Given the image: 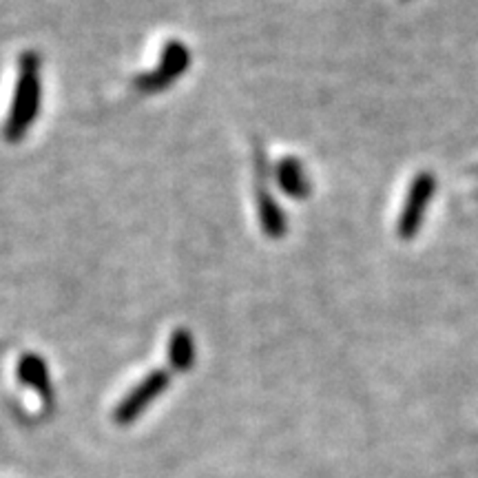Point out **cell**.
Listing matches in <instances>:
<instances>
[{
	"label": "cell",
	"instance_id": "6da1fadb",
	"mask_svg": "<svg viewBox=\"0 0 478 478\" xmlns=\"http://www.w3.org/2000/svg\"><path fill=\"white\" fill-rule=\"evenodd\" d=\"M40 93H43V82H40V60L36 53L27 52L20 58V72L16 80V93H14L12 109H9L7 124H5V138L9 142H18L40 111Z\"/></svg>",
	"mask_w": 478,
	"mask_h": 478
},
{
	"label": "cell",
	"instance_id": "7a4b0ae2",
	"mask_svg": "<svg viewBox=\"0 0 478 478\" xmlns=\"http://www.w3.org/2000/svg\"><path fill=\"white\" fill-rule=\"evenodd\" d=\"M432 196H435V176L432 173H418L412 179L410 191H407L406 204L398 217V237L412 239L421 228L423 217H425L427 206H430Z\"/></svg>",
	"mask_w": 478,
	"mask_h": 478
},
{
	"label": "cell",
	"instance_id": "3957f363",
	"mask_svg": "<svg viewBox=\"0 0 478 478\" xmlns=\"http://www.w3.org/2000/svg\"><path fill=\"white\" fill-rule=\"evenodd\" d=\"M167 386L168 375L164 370H153L151 375L144 377L142 381L118 403L116 412H113V418H116L118 425H129V423L136 421V418L167 390Z\"/></svg>",
	"mask_w": 478,
	"mask_h": 478
},
{
	"label": "cell",
	"instance_id": "277c9868",
	"mask_svg": "<svg viewBox=\"0 0 478 478\" xmlns=\"http://www.w3.org/2000/svg\"><path fill=\"white\" fill-rule=\"evenodd\" d=\"M188 67V52L184 44L179 43H168L167 49H164L162 64L156 69L153 73H148L147 78L139 80V87L144 91H159L167 84H171L173 80L179 78L184 73V69Z\"/></svg>",
	"mask_w": 478,
	"mask_h": 478
},
{
	"label": "cell",
	"instance_id": "5b68a950",
	"mask_svg": "<svg viewBox=\"0 0 478 478\" xmlns=\"http://www.w3.org/2000/svg\"><path fill=\"white\" fill-rule=\"evenodd\" d=\"M257 211H259V222H262L263 233L268 237H282L286 233V219H283L282 211L275 204V199L271 197L268 191V184H263V179H259L257 184Z\"/></svg>",
	"mask_w": 478,
	"mask_h": 478
},
{
	"label": "cell",
	"instance_id": "8992f818",
	"mask_svg": "<svg viewBox=\"0 0 478 478\" xmlns=\"http://www.w3.org/2000/svg\"><path fill=\"white\" fill-rule=\"evenodd\" d=\"M20 381L32 386L43 398H52V383H49L47 366L38 355H24L18 363Z\"/></svg>",
	"mask_w": 478,
	"mask_h": 478
},
{
	"label": "cell",
	"instance_id": "52a82bcc",
	"mask_svg": "<svg viewBox=\"0 0 478 478\" xmlns=\"http://www.w3.org/2000/svg\"><path fill=\"white\" fill-rule=\"evenodd\" d=\"M277 179H279V186H282L288 196L295 199L306 197L308 191H311V184H308L303 167L297 162L295 158H286L279 162Z\"/></svg>",
	"mask_w": 478,
	"mask_h": 478
},
{
	"label": "cell",
	"instance_id": "ba28073f",
	"mask_svg": "<svg viewBox=\"0 0 478 478\" xmlns=\"http://www.w3.org/2000/svg\"><path fill=\"white\" fill-rule=\"evenodd\" d=\"M196 361V343H193L191 332L179 328L173 330L171 341H168V363L173 370L186 372Z\"/></svg>",
	"mask_w": 478,
	"mask_h": 478
}]
</instances>
